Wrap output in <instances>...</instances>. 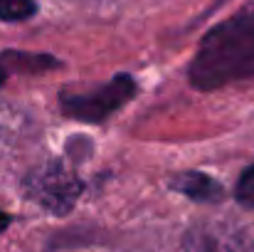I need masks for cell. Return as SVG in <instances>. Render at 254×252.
<instances>
[{"label": "cell", "instance_id": "1", "mask_svg": "<svg viewBox=\"0 0 254 252\" xmlns=\"http://www.w3.org/2000/svg\"><path fill=\"white\" fill-rule=\"evenodd\" d=\"M190 84L197 89H215L232 80L254 75V5L237 12L232 20L212 27L192 65Z\"/></svg>", "mask_w": 254, "mask_h": 252}, {"label": "cell", "instance_id": "2", "mask_svg": "<svg viewBox=\"0 0 254 252\" xmlns=\"http://www.w3.org/2000/svg\"><path fill=\"white\" fill-rule=\"evenodd\" d=\"M136 94V82L131 75H116L111 82L94 86L91 91H62V111L77 121L99 124L114 111H119Z\"/></svg>", "mask_w": 254, "mask_h": 252}, {"label": "cell", "instance_id": "3", "mask_svg": "<svg viewBox=\"0 0 254 252\" xmlns=\"http://www.w3.org/2000/svg\"><path fill=\"white\" fill-rule=\"evenodd\" d=\"M25 193L45 210H50L55 215H67L82 193V180L64 164L50 161V164L37 166L35 170L27 173Z\"/></svg>", "mask_w": 254, "mask_h": 252}, {"label": "cell", "instance_id": "4", "mask_svg": "<svg viewBox=\"0 0 254 252\" xmlns=\"http://www.w3.org/2000/svg\"><path fill=\"white\" fill-rule=\"evenodd\" d=\"M185 252H254V240L225 223H200L188 230Z\"/></svg>", "mask_w": 254, "mask_h": 252}, {"label": "cell", "instance_id": "5", "mask_svg": "<svg viewBox=\"0 0 254 252\" xmlns=\"http://www.w3.org/2000/svg\"><path fill=\"white\" fill-rule=\"evenodd\" d=\"M170 188L188 195L190 200H197V203H217L225 198V188L205 175V173H197V170H190V173H180L170 180Z\"/></svg>", "mask_w": 254, "mask_h": 252}, {"label": "cell", "instance_id": "6", "mask_svg": "<svg viewBox=\"0 0 254 252\" xmlns=\"http://www.w3.org/2000/svg\"><path fill=\"white\" fill-rule=\"evenodd\" d=\"M60 62L50 55H32V52H15V50H7V52H0V84L5 82L7 77H12L15 72H42V70H52L57 67Z\"/></svg>", "mask_w": 254, "mask_h": 252}, {"label": "cell", "instance_id": "7", "mask_svg": "<svg viewBox=\"0 0 254 252\" xmlns=\"http://www.w3.org/2000/svg\"><path fill=\"white\" fill-rule=\"evenodd\" d=\"M35 12H37L35 0H0V20H5V22L27 20Z\"/></svg>", "mask_w": 254, "mask_h": 252}, {"label": "cell", "instance_id": "8", "mask_svg": "<svg viewBox=\"0 0 254 252\" xmlns=\"http://www.w3.org/2000/svg\"><path fill=\"white\" fill-rule=\"evenodd\" d=\"M235 198L245 208H254V166L242 173V178L237 183V190H235Z\"/></svg>", "mask_w": 254, "mask_h": 252}, {"label": "cell", "instance_id": "9", "mask_svg": "<svg viewBox=\"0 0 254 252\" xmlns=\"http://www.w3.org/2000/svg\"><path fill=\"white\" fill-rule=\"evenodd\" d=\"M7 225H10V215H7V213H2V210H0V233H2V230H5V228H7Z\"/></svg>", "mask_w": 254, "mask_h": 252}]
</instances>
